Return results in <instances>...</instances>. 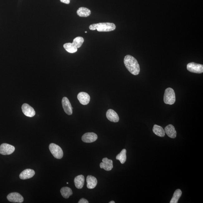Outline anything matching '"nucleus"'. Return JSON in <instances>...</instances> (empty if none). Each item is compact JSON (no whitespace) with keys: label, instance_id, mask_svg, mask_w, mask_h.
I'll return each instance as SVG.
<instances>
[{"label":"nucleus","instance_id":"1","mask_svg":"<svg viewBox=\"0 0 203 203\" xmlns=\"http://www.w3.org/2000/svg\"><path fill=\"white\" fill-rule=\"evenodd\" d=\"M124 63L128 70L134 75L139 74L140 67L137 60L130 55L126 56L124 59Z\"/></svg>","mask_w":203,"mask_h":203},{"label":"nucleus","instance_id":"2","mask_svg":"<svg viewBox=\"0 0 203 203\" xmlns=\"http://www.w3.org/2000/svg\"><path fill=\"white\" fill-rule=\"evenodd\" d=\"M116 28V26L112 23H100L93 24L89 26V30H95L99 32H109L114 31Z\"/></svg>","mask_w":203,"mask_h":203},{"label":"nucleus","instance_id":"3","mask_svg":"<svg viewBox=\"0 0 203 203\" xmlns=\"http://www.w3.org/2000/svg\"><path fill=\"white\" fill-rule=\"evenodd\" d=\"M176 101L175 94L174 91L171 88L166 89L164 93V101L168 105H173Z\"/></svg>","mask_w":203,"mask_h":203},{"label":"nucleus","instance_id":"4","mask_svg":"<svg viewBox=\"0 0 203 203\" xmlns=\"http://www.w3.org/2000/svg\"><path fill=\"white\" fill-rule=\"evenodd\" d=\"M49 149L55 158L58 159H60L63 158V151L59 146L54 143H51L49 144Z\"/></svg>","mask_w":203,"mask_h":203},{"label":"nucleus","instance_id":"5","mask_svg":"<svg viewBox=\"0 0 203 203\" xmlns=\"http://www.w3.org/2000/svg\"><path fill=\"white\" fill-rule=\"evenodd\" d=\"M187 69L191 72L196 74H202L203 72V65L201 64L192 62L188 64Z\"/></svg>","mask_w":203,"mask_h":203},{"label":"nucleus","instance_id":"6","mask_svg":"<svg viewBox=\"0 0 203 203\" xmlns=\"http://www.w3.org/2000/svg\"><path fill=\"white\" fill-rule=\"evenodd\" d=\"M14 146L7 143L1 144L0 146V154L3 155H9L12 154L15 151Z\"/></svg>","mask_w":203,"mask_h":203},{"label":"nucleus","instance_id":"7","mask_svg":"<svg viewBox=\"0 0 203 203\" xmlns=\"http://www.w3.org/2000/svg\"><path fill=\"white\" fill-rule=\"evenodd\" d=\"M7 198L10 202L13 203H22L24 199L19 193L16 192L12 193L7 196Z\"/></svg>","mask_w":203,"mask_h":203},{"label":"nucleus","instance_id":"8","mask_svg":"<svg viewBox=\"0 0 203 203\" xmlns=\"http://www.w3.org/2000/svg\"><path fill=\"white\" fill-rule=\"evenodd\" d=\"M22 111L26 116L32 118L36 114V112L33 108L28 104H23L22 107Z\"/></svg>","mask_w":203,"mask_h":203},{"label":"nucleus","instance_id":"9","mask_svg":"<svg viewBox=\"0 0 203 203\" xmlns=\"http://www.w3.org/2000/svg\"><path fill=\"white\" fill-rule=\"evenodd\" d=\"M98 139V135L93 133H87L84 134L82 137V140L84 142L91 143L96 141Z\"/></svg>","mask_w":203,"mask_h":203},{"label":"nucleus","instance_id":"10","mask_svg":"<svg viewBox=\"0 0 203 203\" xmlns=\"http://www.w3.org/2000/svg\"><path fill=\"white\" fill-rule=\"evenodd\" d=\"M62 104L65 112L68 115H72L73 108L68 99L65 97H64L62 100Z\"/></svg>","mask_w":203,"mask_h":203},{"label":"nucleus","instance_id":"11","mask_svg":"<svg viewBox=\"0 0 203 203\" xmlns=\"http://www.w3.org/2000/svg\"><path fill=\"white\" fill-rule=\"evenodd\" d=\"M102 162L100 164L101 169H104L106 171H110L113 168V162L112 160H109L107 158H104L102 160Z\"/></svg>","mask_w":203,"mask_h":203},{"label":"nucleus","instance_id":"12","mask_svg":"<svg viewBox=\"0 0 203 203\" xmlns=\"http://www.w3.org/2000/svg\"><path fill=\"white\" fill-rule=\"evenodd\" d=\"M77 98L80 103L83 105H87L90 100V97L89 95L87 93L84 92L79 93Z\"/></svg>","mask_w":203,"mask_h":203},{"label":"nucleus","instance_id":"13","mask_svg":"<svg viewBox=\"0 0 203 203\" xmlns=\"http://www.w3.org/2000/svg\"><path fill=\"white\" fill-rule=\"evenodd\" d=\"M107 118L111 122H118L119 120L118 115L116 112L112 109H109L106 113Z\"/></svg>","mask_w":203,"mask_h":203},{"label":"nucleus","instance_id":"14","mask_svg":"<svg viewBox=\"0 0 203 203\" xmlns=\"http://www.w3.org/2000/svg\"><path fill=\"white\" fill-rule=\"evenodd\" d=\"M35 172L33 170L27 169L24 170L20 174L19 177L22 180H27L32 178L35 175Z\"/></svg>","mask_w":203,"mask_h":203},{"label":"nucleus","instance_id":"15","mask_svg":"<svg viewBox=\"0 0 203 203\" xmlns=\"http://www.w3.org/2000/svg\"><path fill=\"white\" fill-rule=\"evenodd\" d=\"M164 131L166 134L170 138H175L176 137V131L173 125H168L165 128Z\"/></svg>","mask_w":203,"mask_h":203},{"label":"nucleus","instance_id":"16","mask_svg":"<svg viewBox=\"0 0 203 203\" xmlns=\"http://www.w3.org/2000/svg\"><path fill=\"white\" fill-rule=\"evenodd\" d=\"M87 187L89 189H93L97 186L98 181L94 176L91 175L88 176L87 178Z\"/></svg>","mask_w":203,"mask_h":203},{"label":"nucleus","instance_id":"17","mask_svg":"<svg viewBox=\"0 0 203 203\" xmlns=\"http://www.w3.org/2000/svg\"><path fill=\"white\" fill-rule=\"evenodd\" d=\"M85 176L83 175L78 176L74 179L75 186L78 189H81L83 188L85 184Z\"/></svg>","mask_w":203,"mask_h":203},{"label":"nucleus","instance_id":"18","mask_svg":"<svg viewBox=\"0 0 203 203\" xmlns=\"http://www.w3.org/2000/svg\"><path fill=\"white\" fill-rule=\"evenodd\" d=\"M91 14V11L85 7H80L77 11V14L80 17H87Z\"/></svg>","mask_w":203,"mask_h":203},{"label":"nucleus","instance_id":"19","mask_svg":"<svg viewBox=\"0 0 203 203\" xmlns=\"http://www.w3.org/2000/svg\"><path fill=\"white\" fill-rule=\"evenodd\" d=\"M153 133L157 136L160 137H164L165 135L164 130L162 127L157 125L153 126Z\"/></svg>","mask_w":203,"mask_h":203},{"label":"nucleus","instance_id":"20","mask_svg":"<svg viewBox=\"0 0 203 203\" xmlns=\"http://www.w3.org/2000/svg\"><path fill=\"white\" fill-rule=\"evenodd\" d=\"M60 192H61L62 196L65 199L68 198L70 196L73 194L72 190L68 187L62 188Z\"/></svg>","mask_w":203,"mask_h":203},{"label":"nucleus","instance_id":"21","mask_svg":"<svg viewBox=\"0 0 203 203\" xmlns=\"http://www.w3.org/2000/svg\"><path fill=\"white\" fill-rule=\"evenodd\" d=\"M64 48L67 52L74 53L77 51L78 48L72 43H66L63 45Z\"/></svg>","mask_w":203,"mask_h":203},{"label":"nucleus","instance_id":"22","mask_svg":"<svg viewBox=\"0 0 203 203\" xmlns=\"http://www.w3.org/2000/svg\"><path fill=\"white\" fill-rule=\"evenodd\" d=\"M127 150L125 149L122 150L121 152L117 155V160L120 161L121 163L123 164L125 163L127 160Z\"/></svg>","mask_w":203,"mask_h":203},{"label":"nucleus","instance_id":"23","mask_svg":"<svg viewBox=\"0 0 203 203\" xmlns=\"http://www.w3.org/2000/svg\"><path fill=\"white\" fill-rule=\"evenodd\" d=\"M182 191L180 189H177L173 194L172 198L170 203H177L179 199L182 195Z\"/></svg>","mask_w":203,"mask_h":203},{"label":"nucleus","instance_id":"24","mask_svg":"<svg viewBox=\"0 0 203 203\" xmlns=\"http://www.w3.org/2000/svg\"><path fill=\"white\" fill-rule=\"evenodd\" d=\"M84 42V39L83 37H81V36H78V37L74 38L72 43L77 48H79L82 46Z\"/></svg>","mask_w":203,"mask_h":203},{"label":"nucleus","instance_id":"25","mask_svg":"<svg viewBox=\"0 0 203 203\" xmlns=\"http://www.w3.org/2000/svg\"><path fill=\"white\" fill-rule=\"evenodd\" d=\"M78 203H89V202L86 199L84 198H82L79 201Z\"/></svg>","mask_w":203,"mask_h":203},{"label":"nucleus","instance_id":"26","mask_svg":"<svg viewBox=\"0 0 203 203\" xmlns=\"http://www.w3.org/2000/svg\"><path fill=\"white\" fill-rule=\"evenodd\" d=\"M61 2L68 4L70 2V0H60Z\"/></svg>","mask_w":203,"mask_h":203},{"label":"nucleus","instance_id":"27","mask_svg":"<svg viewBox=\"0 0 203 203\" xmlns=\"http://www.w3.org/2000/svg\"><path fill=\"white\" fill-rule=\"evenodd\" d=\"M115 202L114 201H111V202H109V203H115Z\"/></svg>","mask_w":203,"mask_h":203},{"label":"nucleus","instance_id":"28","mask_svg":"<svg viewBox=\"0 0 203 203\" xmlns=\"http://www.w3.org/2000/svg\"><path fill=\"white\" fill-rule=\"evenodd\" d=\"M67 184H69V183H68V182H67Z\"/></svg>","mask_w":203,"mask_h":203},{"label":"nucleus","instance_id":"29","mask_svg":"<svg viewBox=\"0 0 203 203\" xmlns=\"http://www.w3.org/2000/svg\"><path fill=\"white\" fill-rule=\"evenodd\" d=\"M85 33H87V31H85Z\"/></svg>","mask_w":203,"mask_h":203}]
</instances>
